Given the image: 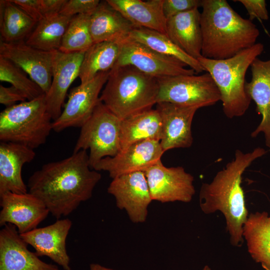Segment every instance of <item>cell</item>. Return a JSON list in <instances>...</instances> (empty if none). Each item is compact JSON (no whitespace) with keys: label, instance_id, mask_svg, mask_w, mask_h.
I'll return each instance as SVG.
<instances>
[{"label":"cell","instance_id":"obj_18","mask_svg":"<svg viewBox=\"0 0 270 270\" xmlns=\"http://www.w3.org/2000/svg\"><path fill=\"white\" fill-rule=\"evenodd\" d=\"M84 52H54L52 82L45 96L47 110L53 120L60 115L68 90L79 76Z\"/></svg>","mask_w":270,"mask_h":270},{"label":"cell","instance_id":"obj_19","mask_svg":"<svg viewBox=\"0 0 270 270\" xmlns=\"http://www.w3.org/2000/svg\"><path fill=\"white\" fill-rule=\"evenodd\" d=\"M16 226L8 224L0 231V270H60L30 251Z\"/></svg>","mask_w":270,"mask_h":270},{"label":"cell","instance_id":"obj_7","mask_svg":"<svg viewBox=\"0 0 270 270\" xmlns=\"http://www.w3.org/2000/svg\"><path fill=\"white\" fill-rule=\"evenodd\" d=\"M121 121L100 100L80 128L73 152L89 149L92 169L102 159L114 156L120 150Z\"/></svg>","mask_w":270,"mask_h":270},{"label":"cell","instance_id":"obj_10","mask_svg":"<svg viewBox=\"0 0 270 270\" xmlns=\"http://www.w3.org/2000/svg\"><path fill=\"white\" fill-rule=\"evenodd\" d=\"M144 172L152 200L188 203L195 194L194 178L182 166L166 167L160 160Z\"/></svg>","mask_w":270,"mask_h":270},{"label":"cell","instance_id":"obj_35","mask_svg":"<svg viewBox=\"0 0 270 270\" xmlns=\"http://www.w3.org/2000/svg\"><path fill=\"white\" fill-rule=\"evenodd\" d=\"M241 3L246 10L251 21L255 18L266 20H268V12L264 0H234Z\"/></svg>","mask_w":270,"mask_h":270},{"label":"cell","instance_id":"obj_27","mask_svg":"<svg viewBox=\"0 0 270 270\" xmlns=\"http://www.w3.org/2000/svg\"><path fill=\"white\" fill-rule=\"evenodd\" d=\"M121 44L113 42L94 43L84 52L78 78L82 84L101 72L111 70L120 54Z\"/></svg>","mask_w":270,"mask_h":270},{"label":"cell","instance_id":"obj_24","mask_svg":"<svg viewBox=\"0 0 270 270\" xmlns=\"http://www.w3.org/2000/svg\"><path fill=\"white\" fill-rule=\"evenodd\" d=\"M134 27L144 28L166 34V19L163 0H106Z\"/></svg>","mask_w":270,"mask_h":270},{"label":"cell","instance_id":"obj_33","mask_svg":"<svg viewBox=\"0 0 270 270\" xmlns=\"http://www.w3.org/2000/svg\"><path fill=\"white\" fill-rule=\"evenodd\" d=\"M100 2L98 0H66L60 14L70 17L81 14L90 16Z\"/></svg>","mask_w":270,"mask_h":270},{"label":"cell","instance_id":"obj_5","mask_svg":"<svg viewBox=\"0 0 270 270\" xmlns=\"http://www.w3.org/2000/svg\"><path fill=\"white\" fill-rule=\"evenodd\" d=\"M264 50V45L258 42L228 59L216 60L202 56L198 58L218 89L222 110L227 118L241 116L248 110L252 100L246 90V74Z\"/></svg>","mask_w":270,"mask_h":270},{"label":"cell","instance_id":"obj_22","mask_svg":"<svg viewBox=\"0 0 270 270\" xmlns=\"http://www.w3.org/2000/svg\"><path fill=\"white\" fill-rule=\"evenodd\" d=\"M135 27L106 0L100 2L90 16L89 28L94 43L113 42L123 44Z\"/></svg>","mask_w":270,"mask_h":270},{"label":"cell","instance_id":"obj_4","mask_svg":"<svg viewBox=\"0 0 270 270\" xmlns=\"http://www.w3.org/2000/svg\"><path fill=\"white\" fill-rule=\"evenodd\" d=\"M158 79L130 65L110 70L100 100L120 120L152 109L157 104Z\"/></svg>","mask_w":270,"mask_h":270},{"label":"cell","instance_id":"obj_40","mask_svg":"<svg viewBox=\"0 0 270 270\" xmlns=\"http://www.w3.org/2000/svg\"><path fill=\"white\" fill-rule=\"evenodd\" d=\"M202 270H211V268L208 265L205 266Z\"/></svg>","mask_w":270,"mask_h":270},{"label":"cell","instance_id":"obj_20","mask_svg":"<svg viewBox=\"0 0 270 270\" xmlns=\"http://www.w3.org/2000/svg\"><path fill=\"white\" fill-rule=\"evenodd\" d=\"M36 156L34 149L22 144L1 142L0 144V195L6 192H28L22 172L24 165Z\"/></svg>","mask_w":270,"mask_h":270},{"label":"cell","instance_id":"obj_25","mask_svg":"<svg viewBox=\"0 0 270 270\" xmlns=\"http://www.w3.org/2000/svg\"><path fill=\"white\" fill-rule=\"evenodd\" d=\"M242 236L252 258L264 270H270V216L266 212L250 213Z\"/></svg>","mask_w":270,"mask_h":270},{"label":"cell","instance_id":"obj_16","mask_svg":"<svg viewBox=\"0 0 270 270\" xmlns=\"http://www.w3.org/2000/svg\"><path fill=\"white\" fill-rule=\"evenodd\" d=\"M195 106L178 105L168 102L156 104L162 121V134L160 140L164 152L176 148H188L192 146L193 137L192 124Z\"/></svg>","mask_w":270,"mask_h":270},{"label":"cell","instance_id":"obj_32","mask_svg":"<svg viewBox=\"0 0 270 270\" xmlns=\"http://www.w3.org/2000/svg\"><path fill=\"white\" fill-rule=\"evenodd\" d=\"M0 80L10 83L21 92L27 100L45 94L40 88L20 67L10 60L0 56Z\"/></svg>","mask_w":270,"mask_h":270},{"label":"cell","instance_id":"obj_28","mask_svg":"<svg viewBox=\"0 0 270 270\" xmlns=\"http://www.w3.org/2000/svg\"><path fill=\"white\" fill-rule=\"evenodd\" d=\"M1 41L15 42L24 41L36 22L10 0L0 1Z\"/></svg>","mask_w":270,"mask_h":270},{"label":"cell","instance_id":"obj_39","mask_svg":"<svg viewBox=\"0 0 270 270\" xmlns=\"http://www.w3.org/2000/svg\"><path fill=\"white\" fill-rule=\"evenodd\" d=\"M88 270H115L110 268L98 264H91L90 265Z\"/></svg>","mask_w":270,"mask_h":270},{"label":"cell","instance_id":"obj_17","mask_svg":"<svg viewBox=\"0 0 270 270\" xmlns=\"http://www.w3.org/2000/svg\"><path fill=\"white\" fill-rule=\"evenodd\" d=\"M72 226L69 218L58 219L50 225L20 235L33 247L38 256H48L64 270H71L66 240Z\"/></svg>","mask_w":270,"mask_h":270},{"label":"cell","instance_id":"obj_8","mask_svg":"<svg viewBox=\"0 0 270 270\" xmlns=\"http://www.w3.org/2000/svg\"><path fill=\"white\" fill-rule=\"evenodd\" d=\"M157 104L168 102L198 108L220 100V94L210 74L180 75L158 78Z\"/></svg>","mask_w":270,"mask_h":270},{"label":"cell","instance_id":"obj_12","mask_svg":"<svg viewBox=\"0 0 270 270\" xmlns=\"http://www.w3.org/2000/svg\"><path fill=\"white\" fill-rule=\"evenodd\" d=\"M108 192L114 198L118 208L124 210L132 222L146 221L152 200L144 172L124 174L113 178Z\"/></svg>","mask_w":270,"mask_h":270},{"label":"cell","instance_id":"obj_38","mask_svg":"<svg viewBox=\"0 0 270 270\" xmlns=\"http://www.w3.org/2000/svg\"><path fill=\"white\" fill-rule=\"evenodd\" d=\"M66 0H40L42 12L44 17L60 14Z\"/></svg>","mask_w":270,"mask_h":270},{"label":"cell","instance_id":"obj_1","mask_svg":"<svg viewBox=\"0 0 270 270\" xmlns=\"http://www.w3.org/2000/svg\"><path fill=\"white\" fill-rule=\"evenodd\" d=\"M91 169L86 150L73 152L34 172L28 180V192L38 198L58 220L91 198L102 178L100 172Z\"/></svg>","mask_w":270,"mask_h":270},{"label":"cell","instance_id":"obj_2","mask_svg":"<svg viewBox=\"0 0 270 270\" xmlns=\"http://www.w3.org/2000/svg\"><path fill=\"white\" fill-rule=\"evenodd\" d=\"M266 152L260 147L246 153L236 150L234 158L216 173L212 181L201 186L199 200L202 211L208 214L217 211L222 214L233 246H240L243 244V226L249 215L241 186L242 175L253 162Z\"/></svg>","mask_w":270,"mask_h":270},{"label":"cell","instance_id":"obj_13","mask_svg":"<svg viewBox=\"0 0 270 270\" xmlns=\"http://www.w3.org/2000/svg\"><path fill=\"white\" fill-rule=\"evenodd\" d=\"M55 51L40 50L24 41L0 42V56L20 67L45 94L49 91L52 82Z\"/></svg>","mask_w":270,"mask_h":270},{"label":"cell","instance_id":"obj_23","mask_svg":"<svg viewBox=\"0 0 270 270\" xmlns=\"http://www.w3.org/2000/svg\"><path fill=\"white\" fill-rule=\"evenodd\" d=\"M200 12L198 8L182 12L166 20V35L190 56H202V34Z\"/></svg>","mask_w":270,"mask_h":270},{"label":"cell","instance_id":"obj_3","mask_svg":"<svg viewBox=\"0 0 270 270\" xmlns=\"http://www.w3.org/2000/svg\"><path fill=\"white\" fill-rule=\"evenodd\" d=\"M200 24L202 57L230 58L256 44V26L237 13L226 0H202Z\"/></svg>","mask_w":270,"mask_h":270},{"label":"cell","instance_id":"obj_26","mask_svg":"<svg viewBox=\"0 0 270 270\" xmlns=\"http://www.w3.org/2000/svg\"><path fill=\"white\" fill-rule=\"evenodd\" d=\"M162 134L161 118L156 109L134 115L121 121L120 150L144 140L160 141Z\"/></svg>","mask_w":270,"mask_h":270},{"label":"cell","instance_id":"obj_6","mask_svg":"<svg viewBox=\"0 0 270 270\" xmlns=\"http://www.w3.org/2000/svg\"><path fill=\"white\" fill-rule=\"evenodd\" d=\"M43 94L6 108L0 114V140L35 149L44 144L52 130V120Z\"/></svg>","mask_w":270,"mask_h":270},{"label":"cell","instance_id":"obj_37","mask_svg":"<svg viewBox=\"0 0 270 270\" xmlns=\"http://www.w3.org/2000/svg\"><path fill=\"white\" fill-rule=\"evenodd\" d=\"M26 100H27L24 95L14 86H0V103L6 108L16 104L17 102Z\"/></svg>","mask_w":270,"mask_h":270},{"label":"cell","instance_id":"obj_11","mask_svg":"<svg viewBox=\"0 0 270 270\" xmlns=\"http://www.w3.org/2000/svg\"><path fill=\"white\" fill-rule=\"evenodd\" d=\"M110 71L101 72L86 83L72 88L60 116L52 122V130L60 132L69 128H81L100 102V94Z\"/></svg>","mask_w":270,"mask_h":270},{"label":"cell","instance_id":"obj_15","mask_svg":"<svg viewBox=\"0 0 270 270\" xmlns=\"http://www.w3.org/2000/svg\"><path fill=\"white\" fill-rule=\"evenodd\" d=\"M0 198V226L12 224L20 234L37 228L50 213L44 204L29 192H6Z\"/></svg>","mask_w":270,"mask_h":270},{"label":"cell","instance_id":"obj_30","mask_svg":"<svg viewBox=\"0 0 270 270\" xmlns=\"http://www.w3.org/2000/svg\"><path fill=\"white\" fill-rule=\"evenodd\" d=\"M130 38L160 54L179 60L196 73L204 71L198 60L184 52L166 34L144 28L135 27L131 33Z\"/></svg>","mask_w":270,"mask_h":270},{"label":"cell","instance_id":"obj_29","mask_svg":"<svg viewBox=\"0 0 270 270\" xmlns=\"http://www.w3.org/2000/svg\"><path fill=\"white\" fill-rule=\"evenodd\" d=\"M72 18L60 14L44 17L36 23L26 43L42 50H58Z\"/></svg>","mask_w":270,"mask_h":270},{"label":"cell","instance_id":"obj_36","mask_svg":"<svg viewBox=\"0 0 270 270\" xmlns=\"http://www.w3.org/2000/svg\"><path fill=\"white\" fill-rule=\"evenodd\" d=\"M16 4L36 23L44 16L42 12L40 0H10Z\"/></svg>","mask_w":270,"mask_h":270},{"label":"cell","instance_id":"obj_14","mask_svg":"<svg viewBox=\"0 0 270 270\" xmlns=\"http://www.w3.org/2000/svg\"><path fill=\"white\" fill-rule=\"evenodd\" d=\"M164 152L160 141L144 140L120 150L114 156L102 159L93 170L106 171L112 179L124 174L144 172L161 160Z\"/></svg>","mask_w":270,"mask_h":270},{"label":"cell","instance_id":"obj_21","mask_svg":"<svg viewBox=\"0 0 270 270\" xmlns=\"http://www.w3.org/2000/svg\"><path fill=\"white\" fill-rule=\"evenodd\" d=\"M252 78L246 82V92L262 116L257 128L251 133L252 138L262 133L266 146L270 148V59L262 60L256 58L250 65Z\"/></svg>","mask_w":270,"mask_h":270},{"label":"cell","instance_id":"obj_34","mask_svg":"<svg viewBox=\"0 0 270 270\" xmlns=\"http://www.w3.org/2000/svg\"><path fill=\"white\" fill-rule=\"evenodd\" d=\"M202 0H163L162 10L166 19L201 7Z\"/></svg>","mask_w":270,"mask_h":270},{"label":"cell","instance_id":"obj_9","mask_svg":"<svg viewBox=\"0 0 270 270\" xmlns=\"http://www.w3.org/2000/svg\"><path fill=\"white\" fill-rule=\"evenodd\" d=\"M130 65L156 78L180 75H193L192 69L173 57L160 54L145 44L128 38L122 44L115 66Z\"/></svg>","mask_w":270,"mask_h":270},{"label":"cell","instance_id":"obj_31","mask_svg":"<svg viewBox=\"0 0 270 270\" xmlns=\"http://www.w3.org/2000/svg\"><path fill=\"white\" fill-rule=\"evenodd\" d=\"M90 16L81 14L72 18L59 51L64 53L85 52L94 44L89 28Z\"/></svg>","mask_w":270,"mask_h":270}]
</instances>
